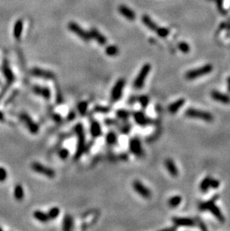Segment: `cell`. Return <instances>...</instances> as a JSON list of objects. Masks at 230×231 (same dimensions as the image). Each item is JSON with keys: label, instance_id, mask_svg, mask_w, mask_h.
<instances>
[{"label": "cell", "instance_id": "1", "mask_svg": "<svg viewBox=\"0 0 230 231\" xmlns=\"http://www.w3.org/2000/svg\"><path fill=\"white\" fill-rule=\"evenodd\" d=\"M218 195H216L215 197H212L211 200H208V201L205 203H201L199 206V209L202 211H210L212 212V214L215 217H216L219 221L224 222L225 221L224 216L223 215L220 209H219V207L215 204V201L217 200V199L218 198Z\"/></svg>", "mask_w": 230, "mask_h": 231}, {"label": "cell", "instance_id": "24", "mask_svg": "<svg viewBox=\"0 0 230 231\" xmlns=\"http://www.w3.org/2000/svg\"><path fill=\"white\" fill-rule=\"evenodd\" d=\"M33 216L37 221L41 222V223H47L49 220L47 213L40 210H36L34 212Z\"/></svg>", "mask_w": 230, "mask_h": 231}, {"label": "cell", "instance_id": "37", "mask_svg": "<svg viewBox=\"0 0 230 231\" xmlns=\"http://www.w3.org/2000/svg\"><path fill=\"white\" fill-rule=\"evenodd\" d=\"M219 186H220V182H219L218 179L211 177V179H210V188H217Z\"/></svg>", "mask_w": 230, "mask_h": 231}, {"label": "cell", "instance_id": "10", "mask_svg": "<svg viewBox=\"0 0 230 231\" xmlns=\"http://www.w3.org/2000/svg\"><path fill=\"white\" fill-rule=\"evenodd\" d=\"M20 120L24 123V124L26 125V127L28 128V130H29L30 133L35 134L38 132V126L36 124V123L30 118L29 115H28L27 114L23 113L20 114L19 116Z\"/></svg>", "mask_w": 230, "mask_h": 231}, {"label": "cell", "instance_id": "34", "mask_svg": "<svg viewBox=\"0 0 230 231\" xmlns=\"http://www.w3.org/2000/svg\"><path fill=\"white\" fill-rule=\"evenodd\" d=\"M178 47L183 53H188L190 51V47L185 42H181L180 43H179Z\"/></svg>", "mask_w": 230, "mask_h": 231}, {"label": "cell", "instance_id": "36", "mask_svg": "<svg viewBox=\"0 0 230 231\" xmlns=\"http://www.w3.org/2000/svg\"><path fill=\"white\" fill-rule=\"evenodd\" d=\"M69 154H70V152L67 149H65V148H63V149H61L58 152V156L60 158L62 159H66L69 156Z\"/></svg>", "mask_w": 230, "mask_h": 231}, {"label": "cell", "instance_id": "22", "mask_svg": "<svg viewBox=\"0 0 230 231\" xmlns=\"http://www.w3.org/2000/svg\"><path fill=\"white\" fill-rule=\"evenodd\" d=\"M2 72L8 83L11 84L12 82H14V76L13 72L10 70L9 66L8 65V63L5 62L4 64H3Z\"/></svg>", "mask_w": 230, "mask_h": 231}, {"label": "cell", "instance_id": "4", "mask_svg": "<svg viewBox=\"0 0 230 231\" xmlns=\"http://www.w3.org/2000/svg\"><path fill=\"white\" fill-rule=\"evenodd\" d=\"M150 70H151V65L148 64V63L147 64H145L142 67V68L140 70L138 75L137 76L136 79H134L133 85L136 89H142Z\"/></svg>", "mask_w": 230, "mask_h": 231}, {"label": "cell", "instance_id": "3", "mask_svg": "<svg viewBox=\"0 0 230 231\" xmlns=\"http://www.w3.org/2000/svg\"><path fill=\"white\" fill-rule=\"evenodd\" d=\"M213 70V66L212 64H206L204 66H202L200 68H196V69L191 70L187 71L185 73V78L189 80H192V79H195L199 77L203 76L206 75V74L210 73Z\"/></svg>", "mask_w": 230, "mask_h": 231}, {"label": "cell", "instance_id": "6", "mask_svg": "<svg viewBox=\"0 0 230 231\" xmlns=\"http://www.w3.org/2000/svg\"><path fill=\"white\" fill-rule=\"evenodd\" d=\"M31 168L33 169L34 171H35L38 174H41V175L46 176L49 178H53L55 176V172L51 167L45 166L44 165L39 163V162H33L31 164Z\"/></svg>", "mask_w": 230, "mask_h": 231}, {"label": "cell", "instance_id": "11", "mask_svg": "<svg viewBox=\"0 0 230 231\" xmlns=\"http://www.w3.org/2000/svg\"><path fill=\"white\" fill-rule=\"evenodd\" d=\"M129 149L131 152L138 157H141L144 155V151H143L141 142L138 138H134L131 139L129 142Z\"/></svg>", "mask_w": 230, "mask_h": 231}, {"label": "cell", "instance_id": "9", "mask_svg": "<svg viewBox=\"0 0 230 231\" xmlns=\"http://www.w3.org/2000/svg\"><path fill=\"white\" fill-rule=\"evenodd\" d=\"M132 186H133V188L134 191L137 192L140 196H141L146 199L150 198V197H151V191H150L146 186H144L141 181L134 180Z\"/></svg>", "mask_w": 230, "mask_h": 231}, {"label": "cell", "instance_id": "5", "mask_svg": "<svg viewBox=\"0 0 230 231\" xmlns=\"http://www.w3.org/2000/svg\"><path fill=\"white\" fill-rule=\"evenodd\" d=\"M76 133L78 138V144L75 157L77 159L80 157L82 155L83 152H84V144H85V136H84V130H83L82 125H77L76 127Z\"/></svg>", "mask_w": 230, "mask_h": 231}, {"label": "cell", "instance_id": "39", "mask_svg": "<svg viewBox=\"0 0 230 231\" xmlns=\"http://www.w3.org/2000/svg\"><path fill=\"white\" fill-rule=\"evenodd\" d=\"M139 101L143 107H146L149 103V98L146 96H141L139 98Z\"/></svg>", "mask_w": 230, "mask_h": 231}, {"label": "cell", "instance_id": "8", "mask_svg": "<svg viewBox=\"0 0 230 231\" xmlns=\"http://www.w3.org/2000/svg\"><path fill=\"white\" fill-rule=\"evenodd\" d=\"M68 28L72 32L75 33L77 36L82 38L84 41H89L91 40V36H90L89 32H88L85 30L83 29L80 26H79L76 23H70L68 25Z\"/></svg>", "mask_w": 230, "mask_h": 231}, {"label": "cell", "instance_id": "7", "mask_svg": "<svg viewBox=\"0 0 230 231\" xmlns=\"http://www.w3.org/2000/svg\"><path fill=\"white\" fill-rule=\"evenodd\" d=\"M125 80L123 79H120L115 83L111 91V98L113 102H117L121 98L123 94V89L125 86Z\"/></svg>", "mask_w": 230, "mask_h": 231}, {"label": "cell", "instance_id": "15", "mask_svg": "<svg viewBox=\"0 0 230 231\" xmlns=\"http://www.w3.org/2000/svg\"><path fill=\"white\" fill-rule=\"evenodd\" d=\"M211 97L215 101L224 104L230 103V97L224 93H221L220 91H213L211 93Z\"/></svg>", "mask_w": 230, "mask_h": 231}, {"label": "cell", "instance_id": "17", "mask_svg": "<svg viewBox=\"0 0 230 231\" xmlns=\"http://www.w3.org/2000/svg\"><path fill=\"white\" fill-rule=\"evenodd\" d=\"M164 165H165L166 169L169 174H170L172 177H177L179 174V171L177 167H176L175 162L173 161L171 159H167L164 162Z\"/></svg>", "mask_w": 230, "mask_h": 231}, {"label": "cell", "instance_id": "42", "mask_svg": "<svg viewBox=\"0 0 230 231\" xmlns=\"http://www.w3.org/2000/svg\"><path fill=\"white\" fill-rule=\"evenodd\" d=\"M0 230H2V228L1 227H0Z\"/></svg>", "mask_w": 230, "mask_h": 231}, {"label": "cell", "instance_id": "25", "mask_svg": "<svg viewBox=\"0 0 230 231\" xmlns=\"http://www.w3.org/2000/svg\"><path fill=\"white\" fill-rule=\"evenodd\" d=\"M23 23L22 20H18L16 22L14 28V36L16 39H19L21 37V34L23 31Z\"/></svg>", "mask_w": 230, "mask_h": 231}, {"label": "cell", "instance_id": "23", "mask_svg": "<svg viewBox=\"0 0 230 231\" xmlns=\"http://www.w3.org/2000/svg\"><path fill=\"white\" fill-rule=\"evenodd\" d=\"M90 133L93 138H98L102 134V130H101V126L97 121H93L91 124V128H90Z\"/></svg>", "mask_w": 230, "mask_h": 231}, {"label": "cell", "instance_id": "30", "mask_svg": "<svg viewBox=\"0 0 230 231\" xmlns=\"http://www.w3.org/2000/svg\"><path fill=\"white\" fill-rule=\"evenodd\" d=\"M105 53L109 56H115L119 53V49L116 46L110 45L106 47Z\"/></svg>", "mask_w": 230, "mask_h": 231}, {"label": "cell", "instance_id": "19", "mask_svg": "<svg viewBox=\"0 0 230 231\" xmlns=\"http://www.w3.org/2000/svg\"><path fill=\"white\" fill-rule=\"evenodd\" d=\"M89 34L91 38L94 39L101 45H105L106 42H107L105 37L103 35L101 34L100 31L96 29H91V31H89Z\"/></svg>", "mask_w": 230, "mask_h": 231}, {"label": "cell", "instance_id": "31", "mask_svg": "<svg viewBox=\"0 0 230 231\" xmlns=\"http://www.w3.org/2000/svg\"><path fill=\"white\" fill-rule=\"evenodd\" d=\"M59 214H60V209H59V208H58V207L51 208V209L48 211V212H47V215H48L49 220L55 219V218H58V216H59Z\"/></svg>", "mask_w": 230, "mask_h": 231}, {"label": "cell", "instance_id": "21", "mask_svg": "<svg viewBox=\"0 0 230 231\" xmlns=\"http://www.w3.org/2000/svg\"><path fill=\"white\" fill-rule=\"evenodd\" d=\"M185 99H183V98L179 99V100H176V101L173 102V103H171L170 105L168 106V111H169L171 114H176V112L179 111V109H181L182 107L183 106V105L185 104Z\"/></svg>", "mask_w": 230, "mask_h": 231}, {"label": "cell", "instance_id": "2", "mask_svg": "<svg viewBox=\"0 0 230 231\" xmlns=\"http://www.w3.org/2000/svg\"><path fill=\"white\" fill-rule=\"evenodd\" d=\"M185 115L188 118H196V119H199L202 121H207V122H212L214 120L213 115L209 112L194 108L187 109L185 112Z\"/></svg>", "mask_w": 230, "mask_h": 231}, {"label": "cell", "instance_id": "13", "mask_svg": "<svg viewBox=\"0 0 230 231\" xmlns=\"http://www.w3.org/2000/svg\"><path fill=\"white\" fill-rule=\"evenodd\" d=\"M134 119L137 124L140 126H146V125L151 124L152 120L145 115V114L142 112H136L133 114Z\"/></svg>", "mask_w": 230, "mask_h": 231}, {"label": "cell", "instance_id": "16", "mask_svg": "<svg viewBox=\"0 0 230 231\" xmlns=\"http://www.w3.org/2000/svg\"><path fill=\"white\" fill-rule=\"evenodd\" d=\"M118 10L125 18L128 19L129 20H134L135 19L136 15L133 10H132L129 7L125 5H120L118 8Z\"/></svg>", "mask_w": 230, "mask_h": 231}, {"label": "cell", "instance_id": "27", "mask_svg": "<svg viewBox=\"0 0 230 231\" xmlns=\"http://www.w3.org/2000/svg\"><path fill=\"white\" fill-rule=\"evenodd\" d=\"M73 225V220L71 216L67 215L64 216L63 220V230H70Z\"/></svg>", "mask_w": 230, "mask_h": 231}, {"label": "cell", "instance_id": "18", "mask_svg": "<svg viewBox=\"0 0 230 231\" xmlns=\"http://www.w3.org/2000/svg\"><path fill=\"white\" fill-rule=\"evenodd\" d=\"M142 22H143V23H144L145 26L148 28V29H150V30H152V31H155V32H156V33L158 32L159 29H160L161 27H159L158 25L155 23L154 22V21L152 20V19L150 18L149 16L143 15Z\"/></svg>", "mask_w": 230, "mask_h": 231}, {"label": "cell", "instance_id": "35", "mask_svg": "<svg viewBox=\"0 0 230 231\" xmlns=\"http://www.w3.org/2000/svg\"><path fill=\"white\" fill-rule=\"evenodd\" d=\"M8 178V172L3 167H0V182H5Z\"/></svg>", "mask_w": 230, "mask_h": 231}, {"label": "cell", "instance_id": "26", "mask_svg": "<svg viewBox=\"0 0 230 231\" xmlns=\"http://www.w3.org/2000/svg\"><path fill=\"white\" fill-rule=\"evenodd\" d=\"M14 196L17 200H22L24 197V190L20 184H17L14 187Z\"/></svg>", "mask_w": 230, "mask_h": 231}, {"label": "cell", "instance_id": "41", "mask_svg": "<svg viewBox=\"0 0 230 231\" xmlns=\"http://www.w3.org/2000/svg\"><path fill=\"white\" fill-rule=\"evenodd\" d=\"M228 83H229V91H230V78L228 79Z\"/></svg>", "mask_w": 230, "mask_h": 231}, {"label": "cell", "instance_id": "29", "mask_svg": "<svg viewBox=\"0 0 230 231\" xmlns=\"http://www.w3.org/2000/svg\"><path fill=\"white\" fill-rule=\"evenodd\" d=\"M182 202V197L179 195H176V196L171 197L168 200V205L170 207L175 208L178 207Z\"/></svg>", "mask_w": 230, "mask_h": 231}, {"label": "cell", "instance_id": "28", "mask_svg": "<svg viewBox=\"0 0 230 231\" xmlns=\"http://www.w3.org/2000/svg\"><path fill=\"white\" fill-rule=\"evenodd\" d=\"M210 179H211V177H206L201 181L200 185H199L201 192H207L208 191L210 188Z\"/></svg>", "mask_w": 230, "mask_h": 231}, {"label": "cell", "instance_id": "33", "mask_svg": "<svg viewBox=\"0 0 230 231\" xmlns=\"http://www.w3.org/2000/svg\"><path fill=\"white\" fill-rule=\"evenodd\" d=\"M87 109H88V103L87 102H81L78 105V110H79V112L82 115H84V114H86Z\"/></svg>", "mask_w": 230, "mask_h": 231}, {"label": "cell", "instance_id": "38", "mask_svg": "<svg viewBox=\"0 0 230 231\" xmlns=\"http://www.w3.org/2000/svg\"><path fill=\"white\" fill-rule=\"evenodd\" d=\"M117 116L120 118H127L129 115V113L128 111L125 110H118L117 111Z\"/></svg>", "mask_w": 230, "mask_h": 231}, {"label": "cell", "instance_id": "20", "mask_svg": "<svg viewBox=\"0 0 230 231\" xmlns=\"http://www.w3.org/2000/svg\"><path fill=\"white\" fill-rule=\"evenodd\" d=\"M32 90L35 94H38L39 96L42 97L44 99L48 100L50 97V91L47 87H42V86L35 85L33 86Z\"/></svg>", "mask_w": 230, "mask_h": 231}, {"label": "cell", "instance_id": "14", "mask_svg": "<svg viewBox=\"0 0 230 231\" xmlns=\"http://www.w3.org/2000/svg\"><path fill=\"white\" fill-rule=\"evenodd\" d=\"M31 73L34 76L39 77V78H43L46 79H52L55 78L54 73H52V72L40 69V68H34L31 71Z\"/></svg>", "mask_w": 230, "mask_h": 231}, {"label": "cell", "instance_id": "12", "mask_svg": "<svg viewBox=\"0 0 230 231\" xmlns=\"http://www.w3.org/2000/svg\"><path fill=\"white\" fill-rule=\"evenodd\" d=\"M173 222L177 227H193L195 225V222L190 218L185 217H174Z\"/></svg>", "mask_w": 230, "mask_h": 231}, {"label": "cell", "instance_id": "40", "mask_svg": "<svg viewBox=\"0 0 230 231\" xmlns=\"http://www.w3.org/2000/svg\"><path fill=\"white\" fill-rule=\"evenodd\" d=\"M3 120H4V115L0 112V121H3Z\"/></svg>", "mask_w": 230, "mask_h": 231}, {"label": "cell", "instance_id": "32", "mask_svg": "<svg viewBox=\"0 0 230 231\" xmlns=\"http://www.w3.org/2000/svg\"><path fill=\"white\" fill-rule=\"evenodd\" d=\"M117 140V137L116 134L113 133V132H110L106 135V142L109 145H114V144H116Z\"/></svg>", "mask_w": 230, "mask_h": 231}]
</instances>
